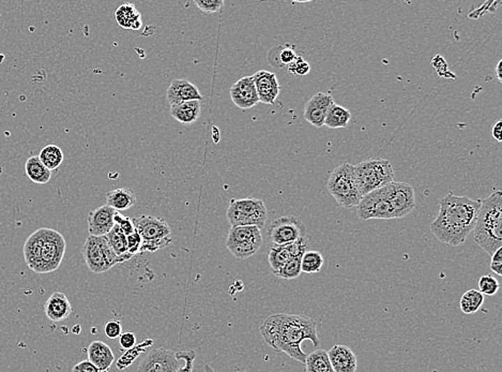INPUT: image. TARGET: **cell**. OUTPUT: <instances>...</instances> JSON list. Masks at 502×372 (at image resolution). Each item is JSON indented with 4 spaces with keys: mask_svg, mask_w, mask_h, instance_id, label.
I'll return each mask as SVG.
<instances>
[{
    "mask_svg": "<svg viewBox=\"0 0 502 372\" xmlns=\"http://www.w3.org/2000/svg\"><path fill=\"white\" fill-rule=\"evenodd\" d=\"M260 333L269 347L284 352L295 361L304 364L307 354L302 351L303 341H312L318 347L316 321L303 315L278 313L267 317L260 327Z\"/></svg>",
    "mask_w": 502,
    "mask_h": 372,
    "instance_id": "cell-1",
    "label": "cell"
},
{
    "mask_svg": "<svg viewBox=\"0 0 502 372\" xmlns=\"http://www.w3.org/2000/svg\"><path fill=\"white\" fill-rule=\"evenodd\" d=\"M480 207L481 200L449 193L439 202L438 216L431 222V233L441 243L459 246L475 229Z\"/></svg>",
    "mask_w": 502,
    "mask_h": 372,
    "instance_id": "cell-2",
    "label": "cell"
},
{
    "mask_svg": "<svg viewBox=\"0 0 502 372\" xmlns=\"http://www.w3.org/2000/svg\"><path fill=\"white\" fill-rule=\"evenodd\" d=\"M67 244L64 236L53 229H39L24 245V257L31 271L48 273L59 269Z\"/></svg>",
    "mask_w": 502,
    "mask_h": 372,
    "instance_id": "cell-3",
    "label": "cell"
},
{
    "mask_svg": "<svg viewBox=\"0 0 502 372\" xmlns=\"http://www.w3.org/2000/svg\"><path fill=\"white\" fill-rule=\"evenodd\" d=\"M475 241L489 255L502 248V193L497 190L481 201L475 229Z\"/></svg>",
    "mask_w": 502,
    "mask_h": 372,
    "instance_id": "cell-4",
    "label": "cell"
},
{
    "mask_svg": "<svg viewBox=\"0 0 502 372\" xmlns=\"http://www.w3.org/2000/svg\"><path fill=\"white\" fill-rule=\"evenodd\" d=\"M329 193L343 208L358 206L362 196L359 190L353 164H341L331 173L327 184Z\"/></svg>",
    "mask_w": 502,
    "mask_h": 372,
    "instance_id": "cell-5",
    "label": "cell"
},
{
    "mask_svg": "<svg viewBox=\"0 0 502 372\" xmlns=\"http://www.w3.org/2000/svg\"><path fill=\"white\" fill-rule=\"evenodd\" d=\"M355 168V178L361 196L376 189L383 188L394 180V171L390 161L385 159H371L363 161Z\"/></svg>",
    "mask_w": 502,
    "mask_h": 372,
    "instance_id": "cell-6",
    "label": "cell"
},
{
    "mask_svg": "<svg viewBox=\"0 0 502 372\" xmlns=\"http://www.w3.org/2000/svg\"><path fill=\"white\" fill-rule=\"evenodd\" d=\"M228 222L232 227H256L262 230L267 221V208L262 200L254 198L230 201L228 212Z\"/></svg>",
    "mask_w": 502,
    "mask_h": 372,
    "instance_id": "cell-7",
    "label": "cell"
},
{
    "mask_svg": "<svg viewBox=\"0 0 502 372\" xmlns=\"http://www.w3.org/2000/svg\"><path fill=\"white\" fill-rule=\"evenodd\" d=\"M84 260L90 271L96 275L106 273L112 267L122 263L121 259L112 250L105 236H90L86 239L83 249Z\"/></svg>",
    "mask_w": 502,
    "mask_h": 372,
    "instance_id": "cell-8",
    "label": "cell"
},
{
    "mask_svg": "<svg viewBox=\"0 0 502 372\" xmlns=\"http://www.w3.org/2000/svg\"><path fill=\"white\" fill-rule=\"evenodd\" d=\"M263 245V235L256 227H232L226 239V247L237 259L253 257Z\"/></svg>",
    "mask_w": 502,
    "mask_h": 372,
    "instance_id": "cell-9",
    "label": "cell"
},
{
    "mask_svg": "<svg viewBox=\"0 0 502 372\" xmlns=\"http://www.w3.org/2000/svg\"><path fill=\"white\" fill-rule=\"evenodd\" d=\"M307 236V228L296 216H284L275 219L269 227L267 237L272 247L285 246Z\"/></svg>",
    "mask_w": 502,
    "mask_h": 372,
    "instance_id": "cell-10",
    "label": "cell"
},
{
    "mask_svg": "<svg viewBox=\"0 0 502 372\" xmlns=\"http://www.w3.org/2000/svg\"><path fill=\"white\" fill-rule=\"evenodd\" d=\"M357 212H358L359 218L362 220L395 219L394 212H393L390 203L387 201L383 187L362 196L360 203L357 206Z\"/></svg>",
    "mask_w": 502,
    "mask_h": 372,
    "instance_id": "cell-11",
    "label": "cell"
},
{
    "mask_svg": "<svg viewBox=\"0 0 502 372\" xmlns=\"http://www.w3.org/2000/svg\"><path fill=\"white\" fill-rule=\"evenodd\" d=\"M383 188L387 201L394 212L395 219L404 218L415 210L417 207L415 191L411 185L406 183L392 182Z\"/></svg>",
    "mask_w": 502,
    "mask_h": 372,
    "instance_id": "cell-12",
    "label": "cell"
},
{
    "mask_svg": "<svg viewBox=\"0 0 502 372\" xmlns=\"http://www.w3.org/2000/svg\"><path fill=\"white\" fill-rule=\"evenodd\" d=\"M182 367L176 352L158 348L146 354L138 367V372H176Z\"/></svg>",
    "mask_w": 502,
    "mask_h": 372,
    "instance_id": "cell-13",
    "label": "cell"
},
{
    "mask_svg": "<svg viewBox=\"0 0 502 372\" xmlns=\"http://www.w3.org/2000/svg\"><path fill=\"white\" fill-rule=\"evenodd\" d=\"M134 228L142 237V241H156V239L168 238L172 234L170 225L163 219L156 218L150 215H142L138 218L132 219Z\"/></svg>",
    "mask_w": 502,
    "mask_h": 372,
    "instance_id": "cell-14",
    "label": "cell"
},
{
    "mask_svg": "<svg viewBox=\"0 0 502 372\" xmlns=\"http://www.w3.org/2000/svg\"><path fill=\"white\" fill-rule=\"evenodd\" d=\"M310 238L305 236L295 241L293 244L285 245V246L272 247L269 251L268 261L270 264L272 273L280 271L290 259L299 255H304L305 249L309 247Z\"/></svg>",
    "mask_w": 502,
    "mask_h": 372,
    "instance_id": "cell-15",
    "label": "cell"
},
{
    "mask_svg": "<svg viewBox=\"0 0 502 372\" xmlns=\"http://www.w3.org/2000/svg\"><path fill=\"white\" fill-rule=\"evenodd\" d=\"M333 103L334 101H333V96L330 94L318 92V94H314L305 104V120L316 128H321L325 126L327 113Z\"/></svg>",
    "mask_w": 502,
    "mask_h": 372,
    "instance_id": "cell-16",
    "label": "cell"
},
{
    "mask_svg": "<svg viewBox=\"0 0 502 372\" xmlns=\"http://www.w3.org/2000/svg\"><path fill=\"white\" fill-rule=\"evenodd\" d=\"M230 98L232 103L241 110H249L259 103L252 76H244L232 84L230 88Z\"/></svg>",
    "mask_w": 502,
    "mask_h": 372,
    "instance_id": "cell-17",
    "label": "cell"
},
{
    "mask_svg": "<svg viewBox=\"0 0 502 372\" xmlns=\"http://www.w3.org/2000/svg\"><path fill=\"white\" fill-rule=\"evenodd\" d=\"M256 87L259 102L265 104H274L280 94L281 87L278 78L272 72L260 70L252 76Z\"/></svg>",
    "mask_w": 502,
    "mask_h": 372,
    "instance_id": "cell-18",
    "label": "cell"
},
{
    "mask_svg": "<svg viewBox=\"0 0 502 372\" xmlns=\"http://www.w3.org/2000/svg\"><path fill=\"white\" fill-rule=\"evenodd\" d=\"M116 210L108 205H103L88 215V232L90 236H105L110 232L115 221L114 215Z\"/></svg>",
    "mask_w": 502,
    "mask_h": 372,
    "instance_id": "cell-19",
    "label": "cell"
},
{
    "mask_svg": "<svg viewBox=\"0 0 502 372\" xmlns=\"http://www.w3.org/2000/svg\"><path fill=\"white\" fill-rule=\"evenodd\" d=\"M166 99L170 106L186 101H202V96L194 84L184 78L172 80L166 92Z\"/></svg>",
    "mask_w": 502,
    "mask_h": 372,
    "instance_id": "cell-20",
    "label": "cell"
},
{
    "mask_svg": "<svg viewBox=\"0 0 502 372\" xmlns=\"http://www.w3.org/2000/svg\"><path fill=\"white\" fill-rule=\"evenodd\" d=\"M328 357L334 372H355L358 367L357 357L346 345H337L331 348Z\"/></svg>",
    "mask_w": 502,
    "mask_h": 372,
    "instance_id": "cell-21",
    "label": "cell"
},
{
    "mask_svg": "<svg viewBox=\"0 0 502 372\" xmlns=\"http://www.w3.org/2000/svg\"><path fill=\"white\" fill-rule=\"evenodd\" d=\"M44 313L50 321H64L72 313L71 303L64 293L54 292L44 305Z\"/></svg>",
    "mask_w": 502,
    "mask_h": 372,
    "instance_id": "cell-22",
    "label": "cell"
},
{
    "mask_svg": "<svg viewBox=\"0 0 502 372\" xmlns=\"http://www.w3.org/2000/svg\"><path fill=\"white\" fill-rule=\"evenodd\" d=\"M88 361L91 362L100 371H108L115 361V355L103 341H96L88 348Z\"/></svg>",
    "mask_w": 502,
    "mask_h": 372,
    "instance_id": "cell-23",
    "label": "cell"
},
{
    "mask_svg": "<svg viewBox=\"0 0 502 372\" xmlns=\"http://www.w3.org/2000/svg\"><path fill=\"white\" fill-rule=\"evenodd\" d=\"M136 204V194L131 188L114 189L106 193V205L116 212L128 210Z\"/></svg>",
    "mask_w": 502,
    "mask_h": 372,
    "instance_id": "cell-24",
    "label": "cell"
},
{
    "mask_svg": "<svg viewBox=\"0 0 502 372\" xmlns=\"http://www.w3.org/2000/svg\"><path fill=\"white\" fill-rule=\"evenodd\" d=\"M200 102L194 101L182 102L170 106V115L180 124H194L200 115Z\"/></svg>",
    "mask_w": 502,
    "mask_h": 372,
    "instance_id": "cell-25",
    "label": "cell"
},
{
    "mask_svg": "<svg viewBox=\"0 0 502 372\" xmlns=\"http://www.w3.org/2000/svg\"><path fill=\"white\" fill-rule=\"evenodd\" d=\"M118 25L124 29L138 30L142 27V15L132 3L119 6L115 12Z\"/></svg>",
    "mask_w": 502,
    "mask_h": 372,
    "instance_id": "cell-26",
    "label": "cell"
},
{
    "mask_svg": "<svg viewBox=\"0 0 502 372\" xmlns=\"http://www.w3.org/2000/svg\"><path fill=\"white\" fill-rule=\"evenodd\" d=\"M25 172L29 180L36 184H47L52 177V171L42 164L38 156L30 157L26 161Z\"/></svg>",
    "mask_w": 502,
    "mask_h": 372,
    "instance_id": "cell-27",
    "label": "cell"
},
{
    "mask_svg": "<svg viewBox=\"0 0 502 372\" xmlns=\"http://www.w3.org/2000/svg\"><path fill=\"white\" fill-rule=\"evenodd\" d=\"M108 244L115 251L116 255L121 259L122 263L131 260L133 255L128 252V245H126V236L118 228V225H114L108 234L105 235Z\"/></svg>",
    "mask_w": 502,
    "mask_h": 372,
    "instance_id": "cell-28",
    "label": "cell"
},
{
    "mask_svg": "<svg viewBox=\"0 0 502 372\" xmlns=\"http://www.w3.org/2000/svg\"><path fill=\"white\" fill-rule=\"evenodd\" d=\"M351 120L350 110L344 106L333 103L327 113L325 126L330 129L346 128Z\"/></svg>",
    "mask_w": 502,
    "mask_h": 372,
    "instance_id": "cell-29",
    "label": "cell"
},
{
    "mask_svg": "<svg viewBox=\"0 0 502 372\" xmlns=\"http://www.w3.org/2000/svg\"><path fill=\"white\" fill-rule=\"evenodd\" d=\"M304 365L305 372H334L325 350H316L307 355Z\"/></svg>",
    "mask_w": 502,
    "mask_h": 372,
    "instance_id": "cell-30",
    "label": "cell"
},
{
    "mask_svg": "<svg viewBox=\"0 0 502 372\" xmlns=\"http://www.w3.org/2000/svg\"><path fill=\"white\" fill-rule=\"evenodd\" d=\"M40 160L50 171H55L61 166L64 161V152L57 145H46L40 152Z\"/></svg>",
    "mask_w": 502,
    "mask_h": 372,
    "instance_id": "cell-31",
    "label": "cell"
},
{
    "mask_svg": "<svg viewBox=\"0 0 502 372\" xmlns=\"http://www.w3.org/2000/svg\"><path fill=\"white\" fill-rule=\"evenodd\" d=\"M483 303L484 295L479 289H468L459 301V307L466 315H473L480 310Z\"/></svg>",
    "mask_w": 502,
    "mask_h": 372,
    "instance_id": "cell-32",
    "label": "cell"
},
{
    "mask_svg": "<svg viewBox=\"0 0 502 372\" xmlns=\"http://www.w3.org/2000/svg\"><path fill=\"white\" fill-rule=\"evenodd\" d=\"M323 265V257L318 251H305L301 260V271L302 273H317L321 271Z\"/></svg>",
    "mask_w": 502,
    "mask_h": 372,
    "instance_id": "cell-33",
    "label": "cell"
},
{
    "mask_svg": "<svg viewBox=\"0 0 502 372\" xmlns=\"http://www.w3.org/2000/svg\"><path fill=\"white\" fill-rule=\"evenodd\" d=\"M302 255H299L296 257H293L280 271L274 273L275 276L279 278L285 279V280H293V279L298 278L300 276L301 273V260H302Z\"/></svg>",
    "mask_w": 502,
    "mask_h": 372,
    "instance_id": "cell-34",
    "label": "cell"
},
{
    "mask_svg": "<svg viewBox=\"0 0 502 372\" xmlns=\"http://www.w3.org/2000/svg\"><path fill=\"white\" fill-rule=\"evenodd\" d=\"M177 359L179 361H184V367H180L179 369L177 370L176 372H192L193 366H194V361L196 359L195 351H184L177 352L176 353ZM205 372H216L212 369V366H205Z\"/></svg>",
    "mask_w": 502,
    "mask_h": 372,
    "instance_id": "cell-35",
    "label": "cell"
},
{
    "mask_svg": "<svg viewBox=\"0 0 502 372\" xmlns=\"http://www.w3.org/2000/svg\"><path fill=\"white\" fill-rule=\"evenodd\" d=\"M499 287L500 285L497 279L494 278L491 275H484L480 278L479 291L483 295L493 296V295L497 294Z\"/></svg>",
    "mask_w": 502,
    "mask_h": 372,
    "instance_id": "cell-36",
    "label": "cell"
},
{
    "mask_svg": "<svg viewBox=\"0 0 502 372\" xmlns=\"http://www.w3.org/2000/svg\"><path fill=\"white\" fill-rule=\"evenodd\" d=\"M172 237L164 239H156V241H142V246H140V252H156L161 249L166 248L172 244Z\"/></svg>",
    "mask_w": 502,
    "mask_h": 372,
    "instance_id": "cell-37",
    "label": "cell"
},
{
    "mask_svg": "<svg viewBox=\"0 0 502 372\" xmlns=\"http://www.w3.org/2000/svg\"><path fill=\"white\" fill-rule=\"evenodd\" d=\"M196 7L204 13L212 14L220 12L224 6L223 0H195Z\"/></svg>",
    "mask_w": 502,
    "mask_h": 372,
    "instance_id": "cell-38",
    "label": "cell"
},
{
    "mask_svg": "<svg viewBox=\"0 0 502 372\" xmlns=\"http://www.w3.org/2000/svg\"><path fill=\"white\" fill-rule=\"evenodd\" d=\"M287 70L295 76H304L310 72L311 67L307 60L301 56H297L296 59L287 66Z\"/></svg>",
    "mask_w": 502,
    "mask_h": 372,
    "instance_id": "cell-39",
    "label": "cell"
},
{
    "mask_svg": "<svg viewBox=\"0 0 502 372\" xmlns=\"http://www.w3.org/2000/svg\"><path fill=\"white\" fill-rule=\"evenodd\" d=\"M114 221H115V224L118 225V228L126 236L131 235L135 231L132 219L124 216L119 212H116L115 215H114Z\"/></svg>",
    "mask_w": 502,
    "mask_h": 372,
    "instance_id": "cell-40",
    "label": "cell"
},
{
    "mask_svg": "<svg viewBox=\"0 0 502 372\" xmlns=\"http://www.w3.org/2000/svg\"><path fill=\"white\" fill-rule=\"evenodd\" d=\"M142 239L138 231H134L131 235L126 236V245H128V252L131 255H136L140 253Z\"/></svg>",
    "mask_w": 502,
    "mask_h": 372,
    "instance_id": "cell-41",
    "label": "cell"
},
{
    "mask_svg": "<svg viewBox=\"0 0 502 372\" xmlns=\"http://www.w3.org/2000/svg\"><path fill=\"white\" fill-rule=\"evenodd\" d=\"M279 62H280L281 67L284 66H288L289 64L294 62L297 58L296 52L290 48H279Z\"/></svg>",
    "mask_w": 502,
    "mask_h": 372,
    "instance_id": "cell-42",
    "label": "cell"
},
{
    "mask_svg": "<svg viewBox=\"0 0 502 372\" xmlns=\"http://www.w3.org/2000/svg\"><path fill=\"white\" fill-rule=\"evenodd\" d=\"M104 333H105L106 337L110 338V339H117L122 334L121 324L117 321L108 322L105 327H104Z\"/></svg>",
    "mask_w": 502,
    "mask_h": 372,
    "instance_id": "cell-43",
    "label": "cell"
},
{
    "mask_svg": "<svg viewBox=\"0 0 502 372\" xmlns=\"http://www.w3.org/2000/svg\"><path fill=\"white\" fill-rule=\"evenodd\" d=\"M119 343L122 349L131 350L133 349L136 343V336L134 333H124L120 335Z\"/></svg>",
    "mask_w": 502,
    "mask_h": 372,
    "instance_id": "cell-44",
    "label": "cell"
},
{
    "mask_svg": "<svg viewBox=\"0 0 502 372\" xmlns=\"http://www.w3.org/2000/svg\"><path fill=\"white\" fill-rule=\"evenodd\" d=\"M491 269L496 275H502V248L498 249L492 255Z\"/></svg>",
    "mask_w": 502,
    "mask_h": 372,
    "instance_id": "cell-45",
    "label": "cell"
},
{
    "mask_svg": "<svg viewBox=\"0 0 502 372\" xmlns=\"http://www.w3.org/2000/svg\"><path fill=\"white\" fill-rule=\"evenodd\" d=\"M72 372H101L90 361H82L74 366Z\"/></svg>",
    "mask_w": 502,
    "mask_h": 372,
    "instance_id": "cell-46",
    "label": "cell"
},
{
    "mask_svg": "<svg viewBox=\"0 0 502 372\" xmlns=\"http://www.w3.org/2000/svg\"><path fill=\"white\" fill-rule=\"evenodd\" d=\"M501 131H502V122L501 120H498L497 122H496L495 124L493 126V129H492V136H493L494 138H495L496 141H498V142H501Z\"/></svg>",
    "mask_w": 502,
    "mask_h": 372,
    "instance_id": "cell-47",
    "label": "cell"
},
{
    "mask_svg": "<svg viewBox=\"0 0 502 372\" xmlns=\"http://www.w3.org/2000/svg\"><path fill=\"white\" fill-rule=\"evenodd\" d=\"M501 66L502 60H499L497 64V67H496V74H497V78L499 82H502Z\"/></svg>",
    "mask_w": 502,
    "mask_h": 372,
    "instance_id": "cell-48",
    "label": "cell"
},
{
    "mask_svg": "<svg viewBox=\"0 0 502 372\" xmlns=\"http://www.w3.org/2000/svg\"><path fill=\"white\" fill-rule=\"evenodd\" d=\"M102 372H108V371H102Z\"/></svg>",
    "mask_w": 502,
    "mask_h": 372,
    "instance_id": "cell-49",
    "label": "cell"
}]
</instances>
